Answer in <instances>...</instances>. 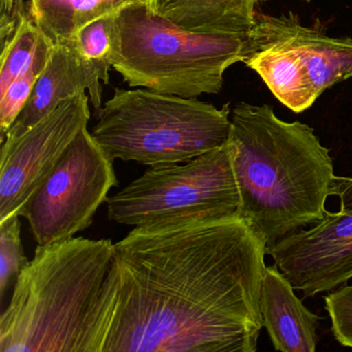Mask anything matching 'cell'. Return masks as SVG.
<instances>
[{
  "label": "cell",
  "instance_id": "1",
  "mask_svg": "<svg viewBox=\"0 0 352 352\" xmlns=\"http://www.w3.org/2000/svg\"><path fill=\"white\" fill-rule=\"evenodd\" d=\"M265 250L240 216L135 226L102 352L256 351Z\"/></svg>",
  "mask_w": 352,
  "mask_h": 352
},
{
  "label": "cell",
  "instance_id": "2",
  "mask_svg": "<svg viewBox=\"0 0 352 352\" xmlns=\"http://www.w3.org/2000/svg\"><path fill=\"white\" fill-rule=\"evenodd\" d=\"M117 292L112 241L38 245L0 316V352H102Z\"/></svg>",
  "mask_w": 352,
  "mask_h": 352
},
{
  "label": "cell",
  "instance_id": "3",
  "mask_svg": "<svg viewBox=\"0 0 352 352\" xmlns=\"http://www.w3.org/2000/svg\"><path fill=\"white\" fill-rule=\"evenodd\" d=\"M230 122L240 217L267 247L321 221L336 175L329 150L314 129L281 120L269 104L246 102L236 104Z\"/></svg>",
  "mask_w": 352,
  "mask_h": 352
},
{
  "label": "cell",
  "instance_id": "4",
  "mask_svg": "<svg viewBox=\"0 0 352 352\" xmlns=\"http://www.w3.org/2000/svg\"><path fill=\"white\" fill-rule=\"evenodd\" d=\"M117 52L113 69L131 87L197 98L220 92L224 73L247 54L248 34H199L153 15L147 3L116 14Z\"/></svg>",
  "mask_w": 352,
  "mask_h": 352
},
{
  "label": "cell",
  "instance_id": "5",
  "mask_svg": "<svg viewBox=\"0 0 352 352\" xmlns=\"http://www.w3.org/2000/svg\"><path fill=\"white\" fill-rule=\"evenodd\" d=\"M98 117L91 133L111 160L149 168L183 164L222 147L232 125L230 104L218 109L148 88H116Z\"/></svg>",
  "mask_w": 352,
  "mask_h": 352
},
{
  "label": "cell",
  "instance_id": "6",
  "mask_svg": "<svg viewBox=\"0 0 352 352\" xmlns=\"http://www.w3.org/2000/svg\"><path fill=\"white\" fill-rule=\"evenodd\" d=\"M243 63L292 112L310 109L319 96L352 78V38H331L300 24L294 14H255Z\"/></svg>",
  "mask_w": 352,
  "mask_h": 352
},
{
  "label": "cell",
  "instance_id": "7",
  "mask_svg": "<svg viewBox=\"0 0 352 352\" xmlns=\"http://www.w3.org/2000/svg\"><path fill=\"white\" fill-rule=\"evenodd\" d=\"M241 205L228 143L183 164L150 168L107 199L109 220L135 228L240 216Z\"/></svg>",
  "mask_w": 352,
  "mask_h": 352
},
{
  "label": "cell",
  "instance_id": "8",
  "mask_svg": "<svg viewBox=\"0 0 352 352\" xmlns=\"http://www.w3.org/2000/svg\"><path fill=\"white\" fill-rule=\"evenodd\" d=\"M113 162L87 127L82 129L24 209L38 245L73 238L91 226L118 185Z\"/></svg>",
  "mask_w": 352,
  "mask_h": 352
},
{
  "label": "cell",
  "instance_id": "9",
  "mask_svg": "<svg viewBox=\"0 0 352 352\" xmlns=\"http://www.w3.org/2000/svg\"><path fill=\"white\" fill-rule=\"evenodd\" d=\"M89 96H69L15 139H6L0 158V223L22 217L30 197L89 122Z\"/></svg>",
  "mask_w": 352,
  "mask_h": 352
},
{
  "label": "cell",
  "instance_id": "10",
  "mask_svg": "<svg viewBox=\"0 0 352 352\" xmlns=\"http://www.w3.org/2000/svg\"><path fill=\"white\" fill-rule=\"evenodd\" d=\"M265 251L305 298L346 285L352 279V209L327 212Z\"/></svg>",
  "mask_w": 352,
  "mask_h": 352
},
{
  "label": "cell",
  "instance_id": "11",
  "mask_svg": "<svg viewBox=\"0 0 352 352\" xmlns=\"http://www.w3.org/2000/svg\"><path fill=\"white\" fill-rule=\"evenodd\" d=\"M102 78L96 67L79 54L69 42L54 44L46 67L38 78L30 100L6 139L23 135L55 110L69 96L89 92L96 110L102 108Z\"/></svg>",
  "mask_w": 352,
  "mask_h": 352
},
{
  "label": "cell",
  "instance_id": "12",
  "mask_svg": "<svg viewBox=\"0 0 352 352\" xmlns=\"http://www.w3.org/2000/svg\"><path fill=\"white\" fill-rule=\"evenodd\" d=\"M263 327L274 348L282 352H315L319 322L323 317L311 312L294 294L292 282L277 265L265 267L261 287Z\"/></svg>",
  "mask_w": 352,
  "mask_h": 352
},
{
  "label": "cell",
  "instance_id": "13",
  "mask_svg": "<svg viewBox=\"0 0 352 352\" xmlns=\"http://www.w3.org/2000/svg\"><path fill=\"white\" fill-rule=\"evenodd\" d=\"M265 0H147L153 15L199 34H248L256 6Z\"/></svg>",
  "mask_w": 352,
  "mask_h": 352
},
{
  "label": "cell",
  "instance_id": "14",
  "mask_svg": "<svg viewBox=\"0 0 352 352\" xmlns=\"http://www.w3.org/2000/svg\"><path fill=\"white\" fill-rule=\"evenodd\" d=\"M147 0H36L30 15L54 44L67 43L81 28L129 6Z\"/></svg>",
  "mask_w": 352,
  "mask_h": 352
},
{
  "label": "cell",
  "instance_id": "15",
  "mask_svg": "<svg viewBox=\"0 0 352 352\" xmlns=\"http://www.w3.org/2000/svg\"><path fill=\"white\" fill-rule=\"evenodd\" d=\"M25 8L24 0H15L16 28L13 34L1 44L0 96L32 65L44 36V32L32 21L30 12L26 13Z\"/></svg>",
  "mask_w": 352,
  "mask_h": 352
},
{
  "label": "cell",
  "instance_id": "16",
  "mask_svg": "<svg viewBox=\"0 0 352 352\" xmlns=\"http://www.w3.org/2000/svg\"><path fill=\"white\" fill-rule=\"evenodd\" d=\"M69 42L84 59L96 67L102 83H110V69H113L118 42L116 14L87 24Z\"/></svg>",
  "mask_w": 352,
  "mask_h": 352
},
{
  "label": "cell",
  "instance_id": "17",
  "mask_svg": "<svg viewBox=\"0 0 352 352\" xmlns=\"http://www.w3.org/2000/svg\"><path fill=\"white\" fill-rule=\"evenodd\" d=\"M54 43L44 34L32 65L10 84L5 94L0 96L1 143L5 142L8 131L17 120L30 100L36 81L46 67Z\"/></svg>",
  "mask_w": 352,
  "mask_h": 352
},
{
  "label": "cell",
  "instance_id": "18",
  "mask_svg": "<svg viewBox=\"0 0 352 352\" xmlns=\"http://www.w3.org/2000/svg\"><path fill=\"white\" fill-rule=\"evenodd\" d=\"M30 263L21 242L19 216L0 223V296L3 298L14 278Z\"/></svg>",
  "mask_w": 352,
  "mask_h": 352
},
{
  "label": "cell",
  "instance_id": "19",
  "mask_svg": "<svg viewBox=\"0 0 352 352\" xmlns=\"http://www.w3.org/2000/svg\"><path fill=\"white\" fill-rule=\"evenodd\" d=\"M336 341L352 349V284L327 292L323 298Z\"/></svg>",
  "mask_w": 352,
  "mask_h": 352
},
{
  "label": "cell",
  "instance_id": "20",
  "mask_svg": "<svg viewBox=\"0 0 352 352\" xmlns=\"http://www.w3.org/2000/svg\"><path fill=\"white\" fill-rule=\"evenodd\" d=\"M331 195L340 199V210L352 209V177L336 176Z\"/></svg>",
  "mask_w": 352,
  "mask_h": 352
},
{
  "label": "cell",
  "instance_id": "21",
  "mask_svg": "<svg viewBox=\"0 0 352 352\" xmlns=\"http://www.w3.org/2000/svg\"><path fill=\"white\" fill-rule=\"evenodd\" d=\"M36 0H30V8L34 7V5H36Z\"/></svg>",
  "mask_w": 352,
  "mask_h": 352
}]
</instances>
